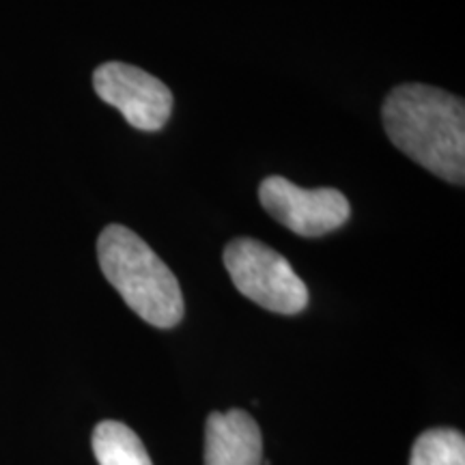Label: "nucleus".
I'll list each match as a JSON object with an SVG mask.
<instances>
[{"label":"nucleus","instance_id":"f257e3e1","mask_svg":"<svg viewBox=\"0 0 465 465\" xmlns=\"http://www.w3.org/2000/svg\"><path fill=\"white\" fill-rule=\"evenodd\" d=\"M394 147L449 183L465 182V106L461 97L429 84H399L381 106Z\"/></svg>","mask_w":465,"mask_h":465},{"label":"nucleus","instance_id":"f03ea898","mask_svg":"<svg viewBox=\"0 0 465 465\" xmlns=\"http://www.w3.org/2000/svg\"><path fill=\"white\" fill-rule=\"evenodd\" d=\"M97 259L106 281L143 322L174 328L183 319V293L168 265L143 237L110 224L97 240Z\"/></svg>","mask_w":465,"mask_h":465},{"label":"nucleus","instance_id":"7ed1b4c3","mask_svg":"<svg viewBox=\"0 0 465 465\" xmlns=\"http://www.w3.org/2000/svg\"><path fill=\"white\" fill-rule=\"evenodd\" d=\"M224 267L232 284L254 304L278 315H298L308 306V289L287 259L252 237L226 243Z\"/></svg>","mask_w":465,"mask_h":465},{"label":"nucleus","instance_id":"20e7f679","mask_svg":"<svg viewBox=\"0 0 465 465\" xmlns=\"http://www.w3.org/2000/svg\"><path fill=\"white\" fill-rule=\"evenodd\" d=\"M261 207L300 237H323L351 216L347 196L336 188L304 190L284 177H267L259 185Z\"/></svg>","mask_w":465,"mask_h":465},{"label":"nucleus","instance_id":"39448f33","mask_svg":"<svg viewBox=\"0 0 465 465\" xmlns=\"http://www.w3.org/2000/svg\"><path fill=\"white\" fill-rule=\"evenodd\" d=\"M93 89L102 102L119 110L127 124L141 132H158L171 119L173 91L130 63H104L93 74Z\"/></svg>","mask_w":465,"mask_h":465},{"label":"nucleus","instance_id":"423d86ee","mask_svg":"<svg viewBox=\"0 0 465 465\" xmlns=\"http://www.w3.org/2000/svg\"><path fill=\"white\" fill-rule=\"evenodd\" d=\"M205 465H263V438L243 410L213 411L205 424Z\"/></svg>","mask_w":465,"mask_h":465},{"label":"nucleus","instance_id":"0eeeda50","mask_svg":"<svg viewBox=\"0 0 465 465\" xmlns=\"http://www.w3.org/2000/svg\"><path fill=\"white\" fill-rule=\"evenodd\" d=\"M93 455L100 465H153L141 438L116 420L97 424L93 431Z\"/></svg>","mask_w":465,"mask_h":465},{"label":"nucleus","instance_id":"6e6552de","mask_svg":"<svg viewBox=\"0 0 465 465\" xmlns=\"http://www.w3.org/2000/svg\"><path fill=\"white\" fill-rule=\"evenodd\" d=\"M410 465H465V438L455 429H429L416 440Z\"/></svg>","mask_w":465,"mask_h":465}]
</instances>
